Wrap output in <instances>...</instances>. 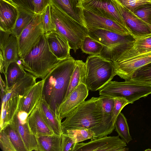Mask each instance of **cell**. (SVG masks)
I'll return each mask as SVG.
<instances>
[{
	"instance_id": "cell-1",
	"label": "cell",
	"mask_w": 151,
	"mask_h": 151,
	"mask_svg": "<svg viewBox=\"0 0 151 151\" xmlns=\"http://www.w3.org/2000/svg\"><path fill=\"white\" fill-rule=\"evenodd\" d=\"M111 117L104 112L101 97H93L70 113L61 126L63 132L69 129H89L95 133L96 139L107 136L115 129Z\"/></svg>"
},
{
	"instance_id": "cell-2",
	"label": "cell",
	"mask_w": 151,
	"mask_h": 151,
	"mask_svg": "<svg viewBox=\"0 0 151 151\" xmlns=\"http://www.w3.org/2000/svg\"><path fill=\"white\" fill-rule=\"evenodd\" d=\"M75 60L71 56L59 60L43 79L42 97L58 115V108L67 92Z\"/></svg>"
},
{
	"instance_id": "cell-3",
	"label": "cell",
	"mask_w": 151,
	"mask_h": 151,
	"mask_svg": "<svg viewBox=\"0 0 151 151\" xmlns=\"http://www.w3.org/2000/svg\"><path fill=\"white\" fill-rule=\"evenodd\" d=\"M19 60L24 70L42 79L59 61L50 51L44 34L29 53Z\"/></svg>"
},
{
	"instance_id": "cell-4",
	"label": "cell",
	"mask_w": 151,
	"mask_h": 151,
	"mask_svg": "<svg viewBox=\"0 0 151 151\" xmlns=\"http://www.w3.org/2000/svg\"><path fill=\"white\" fill-rule=\"evenodd\" d=\"M50 5L56 31L68 41L71 49L76 52L80 48L84 38L88 36L87 29L59 7L52 3Z\"/></svg>"
},
{
	"instance_id": "cell-5",
	"label": "cell",
	"mask_w": 151,
	"mask_h": 151,
	"mask_svg": "<svg viewBox=\"0 0 151 151\" xmlns=\"http://www.w3.org/2000/svg\"><path fill=\"white\" fill-rule=\"evenodd\" d=\"M85 64V84L89 90H99L116 76L112 62L99 55L88 56Z\"/></svg>"
},
{
	"instance_id": "cell-6",
	"label": "cell",
	"mask_w": 151,
	"mask_h": 151,
	"mask_svg": "<svg viewBox=\"0 0 151 151\" xmlns=\"http://www.w3.org/2000/svg\"><path fill=\"white\" fill-rule=\"evenodd\" d=\"M100 95L112 98H122L132 104L151 94V85L130 80L110 81L99 90Z\"/></svg>"
},
{
	"instance_id": "cell-7",
	"label": "cell",
	"mask_w": 151,
	"mask_h": 151,
	"mask_svg": "<svg viewBox=\"0 0 151 151\" xmlns=\"http://www.w3.org/2000/svg\"><path fill=\"white\" fill-rule=\"evenodd\" d=\"M151 52V35L137 39L111 48L103 47L100 55L113 61L123 60Z\"/></svg>"
},
{
	"instance_id": "cell-8",
	"label": "cell",
	"mask_w": 151,
	"mask_h": 151,
	"mask_svg": "<svg viewBox=\"0 0 151 151\" xmlns=\"http://www.w3.org/2000/svg\"><path fill=\"white\" fill-rule=\"evenodd\" d=\"M44 34L41 14H35L17 38L19 58L27 55Z\"/></svg>"
},
{
	"instance_id": "cell-9",
	"label": "cell",
	"mask_w": 151,
	"mask_h": 151,
	"mask_svg": "<svg viewBox=\"0 0 151 151\" xmlns=\"http://www.w3.org/2000/svg\"><path fill=\"white\" fill-rule=\"evenodd\" d=\"M126 143L118 135L95 139L88 142L76 143L73 151H127Z\"/></svg>"
},
{
	"instance_id": "cell-10",
	"label": "cell",
	"mask_w": 151,
	"mask_h": 151,
	"mask_svg": "<svg viewBox=\"0 0 151 151\" xmlns=\"http://www.w3.org/2000/svg\"><path fill=\"white\" fill-rule=\"evenodd\" d=\"M80 2L83 9L112 20L128 30L122 15L112 0H81Z\"/></svg>"
},
{
	"instance_id": "cell-11",
	"label": "cell",
	"mask_w": 151,
	"mask_h": 151,
	"mask_svg": "<svg viewBox=\"0 0 151 151\" xmlns=\"http://www.w3.org/2000/svg\"><path fill=\"white\" fill-rule=\"evenodd\" d=\"M122 15L131 35L137 39L151 35V28L132 12L116 0H112Z\"/></svg>"
},
{
	"instance_id": "cell-12",
	"label": "cell",
	"mask_w": 151,
	"mask_h": 151,
	"mask_svg": "<svg viewBox=\"0 0 151 151\" xmlns=\"http://www.w3.org/2000/svg\"><path fill=\"white\" fill-rule=\"evenodd\" d=\"M150 62L151 52L127 60L112 62L115 75L125 81L129 80L137 69Z\"/></svg>"
},
{
	"instance_id": "cell-13",
	"label": "cell",
	"mask_w": 151,
	"mask_h": 151,
	"mask_svg": "<svg viewBox=\"0 0 151 151\" xmlns=\"http://www.w3.org/2000/svg\"><path fill=\"white\" fill-rule=\"evenodd\" d=\"M83 10L88 31L102 29L122 35H131L127 29L113 20L100 16L86 10L84 9Z\"/></svg>"
},
{
	"instance_id": "cell-14",
	"label": "cell",
	"mask_w": 151,
	"mask_h": 151,
	"mask_svg": "<svg viewBox=\"0 0 151 151\" xmlns=\"http://www.w3.org/2000/svg\"><path fill=\"white\" fill-rule=\"evenodd\" d=\"M89 91L85 84L81 83L62 101L58 109L61 120L85 101Z\"/></svg>"
},
{
	"instance_id": "cell-15",
	"label": "cell",
	"mask_w": 151,
	"mask_h": 151,
	"mask_svg": "<svg viewBox=\"0 0 151 151\" xmlns=\"http://www.w3.org/2000/svg\"><path fill=\"white\" fill-rule=\"evenodd\" d=\"M88 34L93 39L101 44L103 47L108 48L135 39L131 35H122L102 29L88 30Z\"/></svg>"
},
{
	"instance_id": "cell-16",
	"label": "cell",
	"mask_w": 151,
	"mask_h": 151,
	"mask_svg": "<svg viewBox=\"0 0 151 151\" xmlns=\"http://www.w3.org/2000/svg\"><path fill=\"white\" fill-rule=\"evenodd\" d=\"M51 52L59 60L71 57V49L68 41L56 31L49 32L44 34Z\"/></svg>"
},
{
	"instance_id": "cell-17",
	"label": "cell",
	"mask_w": 151,
	"mask_h": 151,
	"mask_svg": "<svg viewBox=\"0 0 151 151\" xmlns=\"http://www.w3.org/2000/svg\"><path fill=\"white\" fill-rule=\"evenodd\" d=\"M44 83V80L42 79L28 89L20 99L19 110L25 111L30 114L42 98Z\"/></svg>"
},
{
	"instance_id": "cell-18",
	"label": "cell",
	"mask_w": 151,
	"mask_h": 151,
	"mask_svg": "<svg viewBox=\"0 0 151 151\" xmlns=\"http://www.w3.org/2000/svg\"><path fill=\"white\" fill-rule=\"evenodd\" d=\"M0 30L11 32L19 14V9L7 0H0Z\"/></svg>"
},
{
	"instance_id": "cell-19",
	"label": "cell",
	"mask_w": 151,
	"mask_h": 151,
	"mask_svg": "<svg viewBox=\"0 0 151 151\" xmlns=\"http://www.w3.org/2000/svg\"><path fill=\"white\" fill-rule=\"evenodd\" d=\"M10 124L18 132L23 141L27 151H38L36 137L29 128L28 118L25 120H20L16 114Z\"/></svg>"
},
{
	"instance_id": "cell-20",
	"label": "cell",
	"mask_w": 151,
	"mask_h": 151,
	"mask_svg": "<svg viewBox=\"0 0 151 151\" xmlns=\"http://www.w3.org/2000/svg\"><path fill=\"white\" fill-rule=\"evenodd\" d=\"M39 104L28 117L29 128L36 137L52 135L55 133L45 120L40 111Z\"/></svg>"
},
{
	"instance_id": "cell-21",
	"label": "cell",
	"mask_w": 151,
	"mask_h": 151,
	"mask_svg": "<svg viewBox=\"0 0 151 151\" xmlns=\"http://www.w3.org/2000/svg\"><path fill=\"white\" fill-rule=\"evenodd\" d=\"M9 91L12 93L11 97L6 101L1 103L0 131L11 122L19 111V102L22 97Z\"/></svg>"
},
{
	"instance_id": "cell-22",
	"label": "cell",
	"mask_w": 151,
	"mask_h": 151,
	"mask_svg": "<svg viewBox=\"0 0 151 151\" xmlns=\"http://www.w3.org/2000/svg\"><path fill=\"white\" fill-rule=\"evenodd\" d=\"M50 0L51 3L60 8L76 21L87 28L84 16L83 9L81 6L80 2L73 0Z\"/></svg>"
},
{
	"instance_id": "cell-23",
	"label": "cell",
	"mask_w": 151,
	"mask_h": 151,
	"mask_svg": "<svg viewBox=\"0 0 151 151\" xmlns=\"http://www.w3.org/2000/svg\"><path fill=\"white\" fill-rule=\"evenodd\" d=\"M39 106L45 120L51 129L55 134H62L63 132L61 126V120L58 115L51 109L43 97Z\"/></svg>"
},
{
	"instance_id": "cell-24",
	"label": "cell",
	"mask_w": 151,
	"mask_h": 151,
	"mask_svg": "<svg viewBox=\"0 0 151 151\" xmlns=\"http://www.w3.org/2000/svg\"><path fill=\"white\" fill-rule=\"evenodd\" d=\"M38 151H62V134L36 137Z\"/></svg>"
},
{
	"instance_id": "cell-25",
	"label": "cell",
	"mask_w": 151,
	"mask_h": 151,
	"mask_svg": "<svg viewBox=\"0 0 151 151\" xmlns=\"http://www.w3.org/2000/svg\"><path fill=\"white\" fill-rule=\"evenodd\" d=\"M86 79L85 63L82 60H76L75 67L71 76L67 92L63 101L68 97L79 84L81 83L85 84Z\"/></svg>"
},
{
	"instance_id": "cell-26",
	"label": "cell",
	"mask_w": 151,
	"mask_h": 151,
	"mask_svg": "<svg viewBox=\"0 0 151 151\" xmlns=\"http://www.w3.org/2000/svg\"><path fill=\"white\" fill-rule=\"evenodd\" d=\"M1 50L5 62V77L10 63L12 62L18 61L19 59L17 37L11 34L8 42Z\"/></svg>"
},
{
	"instance_id": "cell-27",
	"label": "cell",
	"mask_w": 151,
	"mask_h": 151,
	"mask_svg": "<svg viewBox=\"0 0 151 151\" xmlns=\"http://www.w3.org/2000/svg\"><path fill=\"white\" fill-rule=\"evenodd\" d=\"M26 72L20 63L11 62L9 65L6 73L5 78L6 88L11 87L26 75Z\"/></svg>"
},
{
	"instance_id": "cell-28",
	"label": "cell",
	"mask_w": 151,
	"mask_h": 151,
	"mask_svg": "<svg viewBox=\"0 0 151 151\" xmlns=\"http://www.w3.org/2000/svg\"><path fill=\"white\" fill-rule=\"evenodd\" d=\"M114 127L115 131L126 143H129L132 140L127 119L122 113L120 112L117 116Z\"/></svg>"
},
{
	"instance_id": "cell-29",
	"label": "cell",
	"mask_w": 151,
	"mask_h": 151,
	"mask_svg": "<svg viewBox=\"0 0 151 151\" xmlns=\"http://www.w3.org/2000/svg\"><path fill=\"white\" fill-rule=\"evenodd\" d=\"M18 19L12 29V34L18 38L23 30L30 22L35 14L19 9Z\"/></svg>"
},
{
	"instance_id": "cell-30",
	"label": "cell",
	"mask_w": 151,
	"mask_h": 151,
	"mask_svg": "<svg viewBox=\"0 0 151 151\" xmlns=\"http://www.w3.org/2000/svg\"><path fill=\"white\" fill-rule=\"evenodd\" d=\"M63 133L70 137L75 143H78L89 139L92 140L96 139L95 133L87 129L67 130Z\"/></svg>"
},
{
	"instance_id": "cell-31",
	"label": "cell",
	"mask_w": 151,
	"mask_h": 151,
	"mask_svg": "<svg viewBox=\"0 0 151 151\" xmlns=\"http://www.w3.org/2000/svg\"><path fill=\"white\" fill-rule=\"evenodd\" d=\"M129 80L151 85V62L136 70Z\"/></svg>"
},
{
	"instance_id": "cell-32",
	"label": "cell",
	"mask_w": 151,
	"mask_h": 151,
	"mask_svg": "<svg viewBox=\"0 0 151 151\" xmlns=\"http://www.w3.org/2000/svg\"><path fill=\"white\" fill-rule=\"evenodd\" d=\"M103 47L101 44L88 36L84 38L80 48L83 52L85 53L91 55H99Z\"/></svg>"
},
{
	"instance_id": "cell-33",
	"label": "cell",
	"mask_w": 151,
	"mask_h": 151,
	"mask_svg": "<svg viewBox=\"0 0 151 151\" xmlns=\"http://www.w3.org/2000/svg\"><path fill=\"white\" fill-rule=\"evenodd\" d=\"M16 151H27L21 137L17 131L9 124L4 129Z\"/></svg>"
},
{
	"instance_id": "cell-34",
	"label": "cell",
	"mask_w": 151,
	"mask_h": 151,
	"mask_svg": "<svg viewBox=\"0 0 151 151\" xmlns=\"http://www.w3.org/2000/svg\"><path fill=\"white\" fill-rule=\"evenodd\" d=\"M151 28V4L141 5L132 12Z\"/></svg>"
},
{
	"instance_id": "cell-35",
	"label": "cell",
	"mask_w": 151,
	"mask_h": 151,
	"mask_svg": "<svg viewBox=\"0 0 151 151\" xmlns=\"http://www.w3.org/2000/svg\"><path fill=\"white\" fill-rule=\"evenodd\" d=\"M50 4L48 5L41 14L42 26L44 33L56 31L55 27L52 20Z\"/></svg>"
},
{
	"instance_id": "cell-36",
	"label": "cell",
	"mask_w": 151,
	"mask_h": 151,
	"mask_svg": "<svg viewBox=\"0 0 151 151\" xmlns=\"http://www.w3.org/2000/svg\"><path fill=\"white\" fill-rule=\"evenodd\" d=\"M114 104L111 115V121L113 124H114L119 114L123 108L129 104V102L125 99L122 98H114Z\"/></svg>"
},
{
	"instance_id": "cell-37",
	"label": "cell",
	"mask_w": 151,
	"mask_h": 151,
	"mask_svg": "<svg viewBox=\"0 0 151 151\" xmlns=\"http://www.w3.org/2000/svg\"><path fill=\"white\" fill-rule=\"evenodd\" d=\"M19 9L34 14L35 8L32 0H7Z\"/></svg>"
},
{
	"instance_id": "cell-38",
	"label": "cell",
	"mask_w": 151,
	"mask_h": 151,
	"mask_svg": "<svg viewBox=\"0 0 151 151\" xmlns=\"http://www.w3.org/2000/svg\"><path fill=\"white\" fill-rule=\"evenodd\" d=\"M0 147L3 151H16L4 129L0 131Z\"/></svg>"
},
{
	"instance_id": "cell-39",
	"label": "cell",
	"mask_w": 151,
	"mask_h": 151,
	"mask_svg": "<svg viewBox=\"0 0 151 151\" xmlns=\"http://www.w3.org/2000/svg\"><path fill=\"white\" fill-rule=\"evenodd\" d=\"M123 6L133 12L138 7L147 4H151V0H116Z\"/></svg>"
},
{
	"instance_id": "cell-40",
	"label": "cell",
	"mask_w": 151,
	"mask_h": 151,
	"mask_svg": "<svg viewBox=\"0 0 151 151\" xmlns=\"http://www.w3.org/2000/svg\"><path fill=\"white\" fill-rule=\"evenodd\" d=\"M100 96L102 100V107L104 112L111 115L114 106V99L101 95H100Z\"/></svg>"
},
{
	"instance_id": "cell-41",
	"label": "cell",
	"mask_w": 151,
	"mask_h": 151,
	"mask_svg": "<svg viewBox=\"0 0 151 151\" xmlns=\"http://www.w3.org/2000/svg\"><path fill=\"white\" fill-rule=\"evenodd\" d=\"M35 14H41L47 6L50 4V0H32Z\"/></svg>"
},
{
	"instance_id": "cell-42",
	"label": "cell",
	"mask_w": 151,
	"mask_h": 151,
	"mask_svg": "<svg viewBox=\"0 0 151 151\" xmlns=\"http://www.w3.org/2000/svg\"><path fill=\"white\" fill-rule=\"evenodd\" d=\"M76 143L67 134H62V151H73Z\"/></svg>"
},
{
	"instance_id": "cell-43",
	"label": "cell",
	"mask_w": 151,
	"mask_h": 151,
	"mask_svg": "<svg viewBox=\"0 0 151 151\" xmlns=\"http://www.w3.org/2000/svg\"><path fill=\"white\" fill-rule=\"evenodd\" d=\"M12 34L11 32H5L0 30V48L2 50L8 42Z\"/></svg>"
},
{
	"instance_id": "cell-44",
	"label": "cell",
	"mask_w": 151,
	"mask_h": 151,
	"mask_svg": "<svg viewBox=\"0 0 151 151\" xmlns=\"http://www.w3.org/2000/svg\"><path fill=\"white\" fill-rule=\"evenodd\" d=\"M0 70L1 73H3L4 76L5 75V62L4 60L3 57L2 53L1 50H0Z\"/></svg>"
},
{
	"instance_id": "cell-45",
	"label": "cell",
	"mask_w": 151,
	"mask_h": 151,
	"mask_svg": "<svg viewBox=\"0 0 151 151\" xmlns=\"http://www.w3.org/2000/svg\"><path fill=\"white\" fill-rule=\"evenodd\" d=\"M0 88H1V96H2L5 91V89L6 88V85L4 81H3L1 77V75H0Z\"/></svg>"
},
{
	"instance_id": "cell-46",
	"label": "cell",
	"mask_w": 151,
	"mask_h": 151,
	"mask_svg": "<svg viewBox=\"0 0 151 151\" xmlns=\"http://www.w3.org/2000/svg\"><path fill=\"white\" fill-rule=\"evenodd\" d=\"M75 1H77L78 2H80V1H81V0H73Z\"/></svg>"
},
{
	"instance_id": "cell-47",
	"label": "cell",
	"mask_w": 151,
	"mask_h": 151,
	"mask_svg": "<svg viewBox=\"0 0 151 151\" xmlns=\"http://www.w3.org/2000/svg\"><path fill=\"white\" fill-rule=\"evenodd\" d=\"M145 151H151V149H148L147 150H146Z\"/></svg>"
}]
</instances>
